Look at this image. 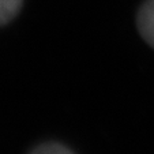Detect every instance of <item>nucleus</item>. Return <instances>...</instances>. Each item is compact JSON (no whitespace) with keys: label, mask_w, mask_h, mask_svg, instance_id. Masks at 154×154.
Masks as SVG:
<instances>
[{"label":"nucleus","mask_w":154,"mask_h":154,"mask_svg":"<svg viewBox=\"0 0 154 154\" xmlns=\"http://www.w3.org/2000/svg\"><path fill=\"white\" fill-rule=\"evenodd\" d=\"M29 154H75V153L71 149H68L67 146L61 145V143L48 142L37 146Z\"/></svg>","instance_id":"obj_3"},{"label":"nucleus","mask_w":154,"mask_h":154,"mask_svg":"<svg viewBox=\"0 0 154 154\" xmlns=\"http://www.w3.org/2000/svg\"><path fill=\"white\" fill-rule=\"evenodd\" d=\"M23 0H0V26H6L18 15Z\"/></svg>","instance_id":"obj_2"},{"label":"nucleus","mask_w":154,"mask_h":154,"mask_svg":"<svg viewBox=\"0 0 154 154\" xmlns=\"http://www.w3.org/2000/svg\"><path fill=\"white\" fill-rule=\"evenodd\" d=\"M137 27L140 37L154 49V0H146L137 14Z\"/></svg>","instance_id":"obj_1"}]
</instances>
